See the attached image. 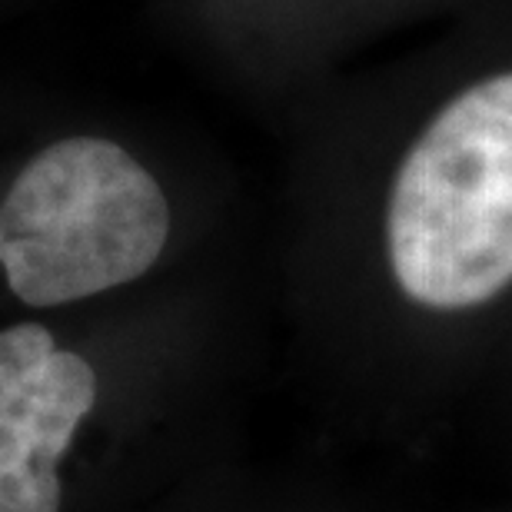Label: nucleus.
I'll list each match as a JSON object with an SVG mask.
<instances>
[{
  "label": "nucleus",
  "instance_id": "1",
  "mask_svg": "<svg viewBox=\"0 0 512 512\" xmlns=\"http://www.w3.org/2000/svg\"><path fill=\"white\" fill-rule=\"evenodd\" d=\"M386 260L406 300L473 310L512 286V67L456 90L416 133L386 200Z\"/></svg>",
  "mask_w": 512,
  "mask_h": 512
},
{
  "label": "nucleus",
  "instance_id": "2",
  "mask_svg": "<svg viewBox=\"0 0 512 512\" xmlns=\"http://www.w3.org/2000/svg\"><path fill=\"white\" fill-rule=\"evenodd\" d=\"M167 240V193L107 137L50 143L0 203V266L27 306H64L140 280Z\"/></svg>",
  "mask_w": 512,
  "mask_h": 512
},
{
  "label": "nucleus",
  "instance_id": "3",
  "mask_svg": "<svg viewBox=\"0 0 512 512\" xmlns=\"http://www.w3.org/2000/svg\"><path fill=\"white\" fill-rule=\"evenodd\" d=\"M94 406V366L47 326L0 330V512H60V459Z\"/></svg>",
  "mask_w": 512,
  "mask_h": 512
}]
</instances>
